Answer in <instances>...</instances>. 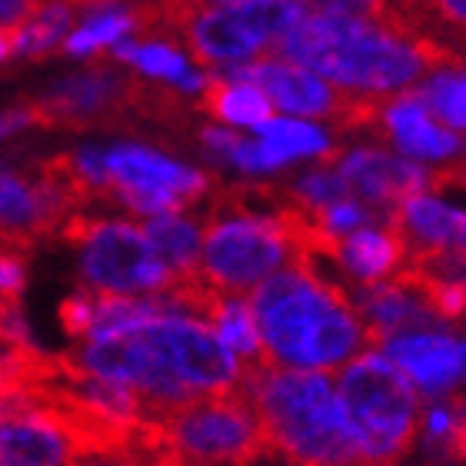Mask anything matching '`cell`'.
<instances>
[{"mask_svg": "<svg viewBox=\"0 0 466 466\" xmlns=\"http://www.w3.org/2000/svg\"><path fill=\"white\" fill-rule=\"evenodd\" d=\"M273 54L317 70L360 100H390L413 90L417 80L437 67L463 64L457 50L440 44L433 34L353 14H307Z\"/></svg>", "mask_w": 466, "mask_h": 466, "instance_id": "6da1fadb", "label": "cell"}, {"mask_svg": "<svg viewBox=\"0 0 466 466\" xmlns=\"http://www.w3.org/2000/svg\"><path fill=\"white\" fill-rule=\"evenodd\" d=\"M263 333V360L293 370H343L363 353L370 330L347 293L320 260L283 267L250 293Z\"/></svg>", "mask_w": 466, "mask_h": 466, "instance_id": "7a4b0ae2", "label": "cell"}, {"mask_svg": "<svg viewBox=\"0 0 466 466\" xmlns=\"http://www.w3.org/2000/svg\"><path fill=\"white\" fill-rule=\"evenodd\" d=\"M243 393L260 413L270 450L290 466H360L340 387L330 373L263 360L250 367Z\"/></svg>", "mask_w": 466, "mask_h": 466, "instance_id": "3957f363", "label": "cell"}, {"mask_svg": "<svg viewBox=\"0 0 466 466\" xmlns=\"http://www.w3.org/2000/svg\"><path fill=\"white\" fill-rule=\"evenodd\" d=\"M317 247V224L293 204H253V197L224 200L207 217L200 280L220 293H253L273 273Z\"/></svg>", "mask_w": 466, "mask_h": 466, "instance_id": "277c9868", "label": "cell"}, {"mask_svg": "<svg viewBox=\"0 0 466 466\" xmlns=\"http://www.w3.org/2000/svg\"><path fill=\"white\" fill-rule=\"evenodd\" d=\"M337 387L357 440L360 466H393L417 437L423 393L383 347L357 353L340 370Z\"/></svg>", "mask_w": 466, "mask_h": 466, "instance_id": "5b68a950", "label": "cell"}, {"mask_svg": "<svg viewBox=\"0 0 466 466\" xmlns=\"http://www.w3.org/2000/svg\"><path fill=\"white\" fill-rule=\"evenodd\" d=\"M67 240L77 253L80 287L104 297H157L174 290L180 277L157 257L144 224L114 214H77Z\"/></svg>", "mask_w": 466, "mask_h": 466, "instance_id": "8992f818", "label": "cell"}, {"mask_svg": "<svg viewBox=\"0 0 466 466\" xmlns=\"http://www.w3.org/2000/svg\"><path fill=\"white\" fill-rule=\"evenodd\" d=\"M157 437L174 466H250L270 450L267 427L243 387L167 413Z\"/></svg>", "mask_w": 466, "mask_h": 466, "instance_id": "52a82bcc", "label": "cell"}, {"mask_svg": "<svg viewBox=\"0 0 466 466\" xmlns=\"http://www.w3.org/2000/svg\"><path fill=\"white\" fill-rule=\"evenodd\" d=\"M77 410L44 383L4 387L0 466H70L90 450Z\"/></svg>", "mask_w": 466, "mask_h": 466, "instance_id": "ba28073f", "label": "cell"}, {"mask_svg": "<svg viewBox=\"0 0 466 466\" xmlns=\"http://www.w3.org/2000/svg\"><path fill=\"white\" fill-rule=\"evenodd\" d=\"M107 157V200L124 207L130 217H157L187 210L210 194V174L180 157L167 154L144 140L104 144Z\"/></svg>", "mask_w": 466, "mask_h": 466, "instance_id": "9c48e42d", "label": "cell"}, {"mask_svg": "<svg viewBox=\"0 0 466 466\" xmlns=\"http://www.w3.org/2000/svg\"><path fill=\"white\" fill-rule=\"evenodd\" d=\"M84 204L80 190L74 187L70 174L64 170V160H44L34 170L4 167L0 177V220L4 237L14 247L37 243L47 233H64L70 220L77 217V207Z\"/></svg>", "mask_w": 466, "mask_h": 466, "instance_id": "30bf717a", "label": "cell"}, {"mask_svg": "<svg viewBox=\"0 0 466 466\" xmlns=\"http://www.w3.org/2000/svg\"><path fill=\"white\" fill-rule=\"evenodd\" d=\"M333 167L340 170L350 194L360 197L363 204H370L377 214L387 217V220L407 197L427 190L437 180V174L430 167L410 160V157H403L393 147H380V144L347 147L333 160Z\"/></svg>", "mask_w": 466, "mask_h": 466, "instance_id": "8fae6325", "label": "cell"}, {"mask_svg": "<svg viewBox=\"0 0 466 466\" xmlns=\"http://www.w3.org/2000/svg\"><path fill=\"white\" fill-rule=\"evenodd\" d=\"M390 220L417 270H443L466 257V207L447 200L433 187L407 197Z\"/></svg>", "mask_w": 466, "mask_h": 466, "instance_id": "7c38bea8", "label": "cell"}, {"mask_svg": "<svg viewBox=\"0 0 466 466\" xmlns=\"http://www.w3.org/2000/svg\"><path fill=\"white\" fill-rule=\"evenodd\" d=\"M377 124L393 150H400V154L417 160V164L430 167V170L447 174V170L463 167L466 160L463 134L443 124L427 107V100L417 94V87L383 100Z\"/></svg>", "mask_w": 466, "mask_h": 466, "instance_id": "4fadbf2b", "label": "cell"}, {"mask_svg": "<svg viewBox=\"0 0 466 466\" xmlns=\"http://www.w3.org/2000/svg\"><path fill=\"white\" fill-rule=\"evenodd\" d=\"M180 37L187 47L194 50V57L207 67L227 70L250 64L273 47L260 20L253 17L247 0L240 4H224L217 10H194L190 17L180 24Z\"/></svg>", "mask_w": 466, "mask_h": 466, "instance_id": "5bb4252c", "label": "cell"}, {"mask_svg": "<svg viewBox=\"0 0 466 466\" xmlns=\"http://www.w3.org/2000/svg\"><path fill=\"white\" fill-rule=\"evenodd\" d=\"M383 350H387L390 360L407 373V380L423 397L430 400L453 397V390L463 387V370H466L463 337L447 330L443 323L397 333V337L383 340Z\"/></svg>", "mask_w": 466, "mask_h": 466, "instance_id": "9a60e30c", "label": "cell"}, {"mask_svg": "<svg viewBox=\"0 0 466 466\" xmlns=\"http://www.w3.org/2000/svg\"><path fill=\"white\" fill-rule=\"evenodd\" d=\"M353 300H357V310L367 323L370 337L380 343L397 337V333L443 323L433 300H430L427 283L417 270H403L393 280L353 290Z\"/></svg>", "mask_w": 466, "mask_h": 466, "instance_id": "2e32d148", "label": "cell"}, {"mask_svg": "<svg viewBox=\"0 0 466 466\" xmlns=\"http://www.w3.org/2000/svg\"><path fill=\"white\" fill-rule=\"evenodd\" d=\"M310 257H320L330 267H337L350 287L363 290V287L400 277L407 270L403 263H407L410 250L400 230L393 227V220H377V224L350 233L343 240L330 243L323 253H310Z\"/></svg>", "mask_w": 466, "mask_h": 466, "instance_id": "e0dca14e", "label": "cell"}, {"mask_svg": "<svg viewBox=\"0 0 466 466\" xmlns=\"http://www.w3.org/2000/svg\"><path fill=\"white\" fill-rule=\"evenodd\" d=\"M110 54H114L116 64H127V67H134L140 77L167 84V87H174L177 94H184V97L200 100L207 94V87H210V77H214V74L194 67V64L180 54V47H174L170 40L127 37V40H120L116 47H110Z\"/></svg>", "mask_w": 466, "mask_h": 466, "instance_id": "ac0fdd59", "label": "cell"}, {"mask_svg": "<svg viewBox=\"0 0 466 466\" xmlns=\"http://www.w3.org/2000/svg\"><path fill=\"white\" fill-rule=\"evenodd\" d=\"M77 4L70 0H44L40 10L27 24H20L17 30H7L0 37V54L7 64H17V60H40L54 54V50H64L67 37L74 34V17H77Z\"/></svg>", "mask_w": 466, "mask_h": 466, "instance_id": "d6986e66", "label": "cell"}, {"mask_svg": "<svg viewBox=\"0 0 466 466\" xmlns=\"http://www.w3.org/2000/svg\"><path fill=\"white\" fill-rule=\"evenodd\" d=\"M200 107L214 116L217 124L233 127V130H257L267 120H273V100L270 94L243 77H227V74H214L210 87L200 97Z\"/></svg>", "mask_w": 466, "mask_h": 466, "instance_id": "ffe728a7", "label": "cell"}, {"mask_svg": "<svg viewBox=\"0 0 466 466\" xmlns=\"http://www.w3.org/2000/svg\"><path fill=\"white\" fill-rule=\"evenodd\" d=\"M144 230L154 243L157 257L180 277L190 280L200 270V257H204V233L207 224L190 217L187 210H170V214L147 217Z\"/></svg>", "mask_w": 466, "mask_h": 466, "instance_id": "44dd1931", "label": "cell"}, {"mask_svg": "<svg viewBox=\"0 0 466 466\" xmlns=\"http://www.w3.org/2000/svg\"><path fill=\"white\" fill-rule=\"evenodd\" d=\"M207 320L214 323V330L220 333V340L247 363L257 367L263 363V333L257 323V310H253L250 293H220L214 290L204 307Z\"/></svg>", "mask_w": 466, "mask_h": 466, "instance_id": "7402d4cb", "label": "cell"}, {"mask_svg": "<svg viewBox=\"0 0 466 466\" xmlns=\"http://www.w3.org/2000/svg\"><path fill=\"white\" fill-rule=\"evenodd\" d=\"M253 134L260 137L263 144L280 157L283 167L303 164V160L327 164L330 157H337L333 137L327 134L317 120H307V116H287V114L273 116V120H267L263 127H257Z\"/></svg>", "mask_w": 466, "mask_h": 466, "instance_id": "603a6c76", "label": "cell"}, {"mask_svg": "<svg viewBox=\"0 0 466 466\" xmlns=\"http://www.w3.org/2000/svg\"><path fill=\"white\" fill-rule=\"evenodd\" d=\"M70 466H174L167 457L164 443L157 437V427H147L140 433L116 443H100V447L84 450Z\"/></svg>", "mask_w": 466, "mask_h": 466, "instance_id": "cb8c5ba5", "label": "cell"}, {"mask_svg": "<svg viewBox=\"0 0 466 466\" xmlns=\"http://www.w3.org/2000/svg\"><path fill=\"white\" fill-rule=\"evenodd\" d=\"M417 94L427 100V107L443 120L447 127L466 134V64H447L437 67Z\"/></svg>", "mask_w": 466, "mask_h": 466, "instance_id": "d4e9b609", "label": "cell"}, {"mask_svg": "<svg viewBox=\"0 0 466 466\" xmlns=\"http://www.w3.org/2000/svg\"><path fill=\"white\" fill-rule=\"evenodd\" d=\"M420 437L433 453H453L466 457V407L463 400L440 397L430 400L420 420Z\"/></svg>", "mask_w": 466, "mask_h": 466, "instance_id": "484cf974", "label": "cell"}, {"mask_svg": "<svg viewBox=\"0 0 466 466\" xmlns=\"http://www.w3.org/2000/svg\"><path fill=\"white\" fill-rule=\"evenodd\" d=\"M347 194L350 190H347V184H343L340 170H337L330 160L317 167H307V170L290 184V200L300 207V210H307L310 217L323 214L327 207H333Z\"/></svg>", "mask_w": 466, "mask_h": 466, "instance_id": "4316f807", "label": "cell"}, {"mask_svg": "<svg viewBox=\"0 0 466 466\" xmlns=\"http://www.w3.org/2000/svg\"><path fill=\"white\" fill-rule=\"evenodd\" d=\"M393 10L400 24H407L410 30L427 34L423 27L437 24L466 37V0H393Z\"/></svg>", "mask_w": 466, "mask_h": 466, "instance_id": "83f0119b", "label": "cell"}, {"mask_svg": "<svg viewBox=\"0 0 466 466\" xmlns=\"http://www.w3.org/2000/svg\"><path fill=\"white\" fill-rule=\"evenodd\" d=\"M300 4L307 14H353V17L397 20L393 0H300Z\"/></svg>", "mask_w": 466, "mask_h": 466, "instance_id": "f1b7e54d", "label": "cell"}, {"mask_svg": "<svg viewBox=\"0 0 466 466\" xmlns=\"http://www.w3.org/2000/svg\"><path fill=\"white\" fill-rule=\"evenodd\" d=\"M27 287V260L20 257V250H7L0 260V290H4V303H20V293Z\"/></svg>", "mask_w": 466, "mask_h": 466, "instance_id": "f546056e", "label": "cell"}, {"mask_svg": "<svg viewBox=\"0 0 466 466\" xmlns=\"http://www.w3.org/2000/svg\"><path fill=\"white\" fill-rule=\"evenodd\" d=\"M207 4H240V0H160V30H180L194 10L207 7Z\"/></svg>", "mask_w": 466, "mask_h": 466, "instance_id": "4dcf8cb0", "label": "cell"}, {"mask_svg": "<svg viewBox=\"0 0 466 466\" xmlns=\"http://www.w3.org/2000/svg\"><path fill=\"white\" fill-rule=\"evenodd\" d=\"M40 4H44V0H4V4H0V7H4L0 10L4 34H7V30H17L20 24H27V20L40 10Z\"/></svg>", "mask_w": 466, "mask_h": 466, "instance_id": "1f68e13d", "label": "cell"}, {"mask_svg": "<svg viewBox=\"0 0 466 466\" xmlns=\"http://www.w3.org/2000/svg\"><path fill=\"white\" fill-rule=\"evenodd\" d=\"M70 4H77V7H97V4H110V0H70Z\"/></svg>", "mask_w": 466, "mask_h": 466, "instance_id": "d6a6232c", "label": "cell"}, {"mask_svg": "<svg viewBox=\"0 0 466 466\" xmlns=\"http://www.w3.org/2000/svg\"><path fill=\"white\" fill-rule=\"evenodd\" d=\"M463 347H466V333H463ZM463 387H466V370H463Z\"/></svg>", "mask_w": 466, "mask_h": 466, "instance_id": "836d02e7", "label": "cell"}]
</instances>
